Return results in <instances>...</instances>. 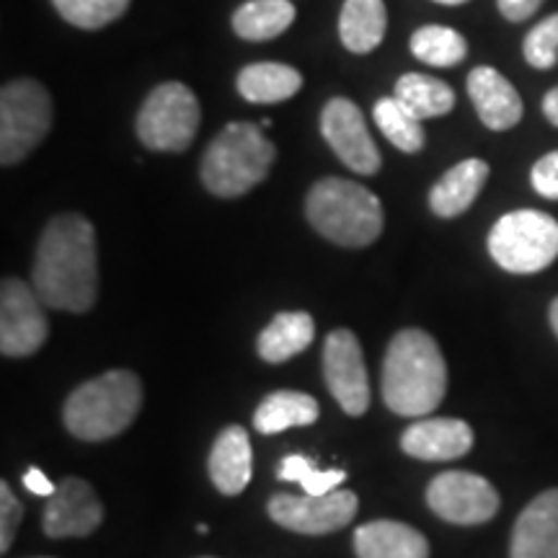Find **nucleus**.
Here are the masks:
<instances>
[{"label":"nucleus","instance_id":"1","mask_svg":"<svg viewBox=\"0 0 558 558\" xmlns=\"http://www.w3.org/2000/svg\"><path fill=\"white\" fill-rule=\"evenodd\" d=\"M32 284L52 311L86 313L99 298L96 230L83 215H58L47 222L34 254Z\"/></svg>","mask_w":558,"mask_h":558},{"label":"nucleus","instance_id":"2","mask_svg":"<svg viewBox=\"0 0 558 558\" xmlns=\"http://www.w3.org/2000/svg\"><path fill=\"white\" fill-rule=\"evenodd\" d=\"M383 401L399 416L432 414L448 393V365L437 341L422 329L390 339L380 375Z\"/></svg>","mask_w":558,"mask_h":558},{"label":"nucleus","instance_id":"3","mask_svg":"<svg viewBox=\"0 0 558 558\" xmlns=\"http://www.w3.org/2000/svg\"><path fill=\"white\" fill-rule=\"evenodd\" d=\"M143 407V383L130 369H109L83 383L65 401V427L83 442H104L122 435Z\"/></svg>","mask_w":558,"mask_h":558},{"label":"nucleus","instance_id":"4","mask_svg":"<svg viewBox=\"0 0 558 558\" xmlns=\"http://www.w3.org/2000/svg\"><path fill=\"white\" fill-rule=\"evenodd\" d=\"M305 218L316 233L337 246L362 248L383 233L380 199L357 181L329 177L313 184L305 199Z\"/></svg>","mask_w":558,"mask_h":558},{"label":"nucleus","instance_id":"5","mask_svg":"<svg viewBox=\"0 0 558 558\" xmlns=\"http://www.w3.org/2000/svg\"><path fill=\"white\" fill-rule=\"evenodd\" d=\"M275 156V143L262 130V124L230 122L205 150L199 169L202 184L215 197H243L267 179Z\"/></svg>","mask_w":558,"mask_h":558},{"label":"nucleus","instance_id":"6","mask_svg":"<svg viewBox=\"0 0 558 558\" xmlns=\"http://www.w3.org/2000/svg\"><path fill=\"white\" fill-rule=\"evenodd\" d=\"M488 254L505 271L535 275L558 259V220L541 209H514L494 222Z\"/></svg>","mask_w":558,"mask_h":558},{"label":"nucleus","instance_id":"7","mask_svg":"<svg viewBox=\"0 0 558 558\" xmlns=\"http://www.w3.org/2000/svg\"><path fill=\"white\" fill-rule=\"evenodd\" d=\"M52 128V99L39 81L19 78L0 90V163L16 166Z\"/></svg>","mask_w":558,"mask_h":558},{"label":"nucleus","instance_id":"8","mask_svg":"<svg viewBox=\"0 0 558 558\" xmlns=\"http://www.w3.org/2000/svg\"><path fill=\"white\" fill-rule=\"evenodd\" d=\"M199 101L190 86L166 81L156 86L137 111L135 130L145 148L181 153L192 145L199 130Z\"/></svg>","mask_w":558,"mask_h":558},{"label":"nucleus","instance_id":"9","mask_svg":"<svg viewBox=\"0 0 558 558\" xmlns=\"http://www.w3.org/2000/svg\"><path fill=\"white\" fill-rule=\"evenodd\" d=\"M47 305L24 279L9 277L0 288V352L5 357H32L50 333Z\"/></svg>","mask_w":558,"mask_h":558},{"label":"nucleus","instance_id":"10","mask_svg":"<svg viewBox=\"0 0 558 558\" xmlns=\"http://www.w3.org/2000/svg\"><path fill=\"white\" fill-rule=\"evenodd\" d=\"M427 505L439 520L452 525H484L499 512V494L478 473L448 471L432 478Z\"/></svg>","mask_w":558,"mask_h":558},{"label":"nucleus","instance_id":"11","mask_svg":"<svg viewBox=\"0 0 558 558\" xmlns=\"http://www.w3.org/2000/svg\"><path fill=\"white\" fill-rule=\"evenodd\" d=\"M269 518L279 527L292 530L300 535H326L347 527L357 514V494L337 492L324 497H292V494H277L269 499Z\"/></svg>","mask_w":558,"mask_h":558},{"label":"nucleus","instance_id":"12","mask_svg":"<svg viewBox=\"0 0 558 558\" xmlns=\"http://www.w3.org/2000/svg\"><path fill=\"white\" fill-rule=\"evenodd\" d=\"M320 132L341 163L362 177L380 171V150L369 137L362 111L354 101L337 96L320 111Z\"/></svg>","mask_w":558,"mask_h":558},{"label":"nucleus","instance_id":"13","mask_svg":"<svg viewBox=\"0 0 558 558\" xmlns=\"http://www.w3.org/2000/svg\"><path fill=\"white\" fill-rule=\"evenodd\" d=\"M324 380L349 416H362L369 409L365 357H362L357 337L349 329H337L326 337Z\"/></svg>","mask_w":558,"mask_h":558},{"label":"nucleus","instance_id":"14","mask_svg":"<svg viewBox=\"0 0 558 558\" xmlns=\"http://www.w3.org/2000/svg\"><path fill=\"white\" fill-rule=\"evenodd\" d=\"M104 522V507L94 486L78 476H68L58 484L45 507V533L50 538H86Z\"/></svg>","mask_w":558,"mask_h":558},{"label":"nucleus","instance_id":"15","mask_svg":"<svg viewBox=\"0 0 558 558\" xmlns=\"http://www.w3.org/2000/svg\"><path fill=\"white\" fill-rule=\"evenodd\" d=\"M473 448V429L463 418H418L401 435V450L416 460L463 458Z\"/></svg>","mask_w":558,"mask_h":558},{"label":"nucleus","instance_id":"16","mask_svg":"<svg viewBox=\"0 0 558 558\" xmlns=\"http://www.w3.org/2000/svg\"><path fill=\"white\" fill-rule=\"evenodd\" d=\"M509 558H558V488L543 492L522 509Z\"/></svg>","mask_w":558,"mask_h":558},{"label":"nucleus","instance_id":"17","mask_svg":"<svg viewBox=\"0 0 558 558\" xmlns=\"http://www.w3.org/2000/svg\"><path fill=\"white\" fill-rule=\"evenodd\" d=\"M469 96L478 111V120L488 130H512L522 120V99L518 88L499 70L481 65L469 75Z\"/></svg>","mask_w":558,"mask_h":558},{"label":"nucleus","instance_id":"18","mask_svg":"<svg viewBox=\"0 0 558 558\" xmlns=\"http://www.w3.org/2000/svg\"><path fill=\"white\" fill-rule=\"evenodd\" d=\"M357 558H429V543L416 527L396 520H375L354 533Z\"/></svg>","mask_w":558,"mask_h":558},{"label":"nucleus","instance_id":"19","mask_svg":"<svg viewBox=\"0 0 558 558\" xmlns=\"http://www.w3.org/2000/svg\"><path fill=\"white\" fill-rule=\"evenodd\" d=\"M209 478L226 497H235L251 481V439L248 432L233 424L215 437L209 452Z\"/></svg>","mask_w":558,"mask_h":558},{"label":"nucleus","instance_id":"20","mask_svg":"<svg viewBox=\"0 0 558 558\" xmlns=\"http://www.w3.org/2000/svg\"><path fill=\"white\" fill-rule=\"evenodd\" d=\"M488 181V163L481 158L460 160L432 186L429 207L439 218H458L471 209Z\"/></svg>","mask_w":558,"mask_h":558},{"label":"nucleus","instance_id":"21","mask_svg":"<svg viewBox=\"0 0 558 558\" xmlns=\"http://www.w3.org/2000/svg\"><path fill=\"white\" fill-rule=\"evenodd\" d=\"M316 339V324L305 311H284L271 318V324L256 339V352L264 362L279 365L295 354L305 352Z\"/></svg>","mask_w":558,"mask_h":558},{"label":"nucleus","instance_id":"22","mask_svg":"<svg viewBox=\"0 0 558 558\" xmlns=\"http://www.w3.org/2000/svg\"><path fill=\"white\" fill-rule=\"evenodd\" d=\"M388 11L383 0H347L339 13L341 45L354 54H369L386 39Z\"/></svg>","mask_w":558,"mask_h":558},{"label":"nucleus","instance_id":"23","mask_svg":"<svg viewBox=\"0 0 558 558\" xmlns=\"http://www.w3.org/2000/svg\"><path fill=\"white\" fill-rule=\"evenodd\" d=\"M235 88L248 104H282L303 88V75L284 62H254L241 70Z\"/></svg>","mask_w":558,"mask_h":558},{"label":"nucleus","instance_id":"24","mask_svg":"<svg viewBox=\"0 0 558 558\" xmlns=\"http://www.w3.org/2000/svg\"><path fill=\"white\" fill-rule=\"evenodd\" d=\"M318 418V403L303 390H275L259 403L254 414V429L262 435H277V432L292 427H308Z\"/></svg>","mask_w":558,"mask_h":558},{"label":"nucleus","instance_id":"25","mask_svg":"<svg viewBox=\"0 0 558 558\" xmlns=\"http://www.w3.org/2000/svg\"><path fill=\"white\" fill-rule=\"evenodd\" d=\"M295 16L290 0H248L233 13V32L248 41H269L288 32Z\"/></svg>","mask_w":558,"mask_h":558},{"label":"nucleus","instance_id":"26","mask_svg":"<svg viewBox=\"0 0 558 558\" xmlns=\"http://www.w3.org/2000/svg\"><path fill=\"white\" fill-rule=\"evenodd\" d=\"M396 99L407 107L416 120H435L445 117L456 107V90L448 83L424 73H407L396 83Z\"/></svg>","mask_w":558,"mask_h":558},{"label":"nucleus","instance_id":"27","mask_svg":"<svg viewBox=\"0 0 558 558\" xmlns=\"http://www.w3.org/2000/svg\"><path fill=\"white\" fill-rule=\"evenodd\" d=\"M409 47L416 60L427 62L432 68H452L469 54V41L463 39V34L437 24L422 26L411 34Z\"/></svg>","mask_w":558,"mask_h":558},{"label":"nucleus","instance_id":"28","mask_svg":"<svg viewBox=\"0 0 558 558\" xmlns=\"http://www.w3.org/2000/svg\"><path fill=\"white\" fill-rule=\"evenodd\" d=\"M375 124L383 135L388 137L390 145L403 153H418L424 148V128L422 120H416L411 111L403 107V104L390 96V99H380L373 109Z\"/></svg>","mask_w":558,"mask_h":558},{"label":"nucleus","instance_id":"29","mask_svg":"<svg viewBox=\"0 0 558 558\" xmlns=\"http://www.w3.org/2000/svg\"><path fill=\"white\" fill-rule=\"evenodd\" d=\"M52 5L68 24L90 32L122 19L130 9V0H52Z\"/></svg>","mask_w":558,"mask_h":558},{"label":"nucleus","instance_id":"30","mask_svg":"<svg viewBox=\"0 0 558 558\" xmlns=\"http://www.w3.org/2000/svg\"><path fill=\"white\" fill-rule=\"evenodd\" d=\"M279 478L282 481H295L305 488L308 497H324V494L337 492V488L347 481V473L339 469L320 471L303 456H288L279 465Z\"/></svg>","mask_w":558,"mask_h":558},{"label":"nucleus","instance_id":"31","mask_svg":"<svg viewBox=\"0 0 558 558\" xmlns=\"http://www.w3.org/2000/svg\"><path fill=\"white\" fill-rule=\"evenodd\" d=\"M522 52H525V60L533 68L548 70L558 62V13L554 16L543 19L541 24H535L533 29L527 32L525 45H522Z\"/></svg>","mask_w":558,"mask_h":558},{"label":"nucleus","instance_id":"32","mask_svg":"<svg viewBox=\"0 0 558 558\" xmlns=\"http://www.w3.org/2000/svg\"><path fill=\"white\" fill-rule=\"evenodd\" d=\"M21 518H24V507H21V501L13 497L11 486L3 481V484H0V550H3V554H9L13 546Z\"/></svg>","mask_w":558,"mask_h":558},{"label":"nucleus","instance_id":"33","mask_svg":"<svg viewBox=\"0 0 558 558\" xmlns=\"http://www.w3.org/2000/svg\"><path fill=\"white\" fill-rule=\"evenodd\" d=\"M533 190L546 199H558V150L543 156L530 171Z\"/></svg>","mask_w":558,"mask_h":558},{"label":"nucleus","instance_id":"34","mask_svg":"<svg viewBox=\"0 0 558 558\" xmlns=\"http://www.w3.org/2000/svg\"><path fill=\"white\" fill-rule=\"evenodd\" d=\"M497 5L507 21H525L541 9L543 0H497Z\"/></svg>","mask_w":558,"mask_h":558},{"label":"nucleus","instance_id":"35","mask_svg":"<svg viewBox=\"0 0 558 558\" xmlns=\"http://www.w3.org/2000/svg\"><path fill=\"white\" fill-rule=\"evenodd\" d=\"M24 486L29 488L32 494H37V497H52V494L58 492V486H54L39 469H29L24 473Z\"/></svg>","mask_w":558,"mask_h":558},{"label":"nucleus","instance_id":"36","mask_svg":"<svg viewBox=\"0 0 558 558\" xmlns=\"http://www.w3.org/2000/svg\"><path fill=\"white\" fill-rule=\"evenodd\" d=\"M543 114L548 117L550 124L558 128V86L554 90H548L546 99H543Z\"/></svg>","mask_w":558,"mask_h":558},{"label":"nucleus","instance_id":"37","mask_svg":"<svg viewBox=\"0 0 558 558\" xmlns=\"http://www.w3.org/2000/svg\"><path fill=\"white\" fill-rule=\"evenodd\" d=\"M548 318H550V326H554L556 337H558V298L550 303V311H548Z\"/></svg>","mask_w":558,"mask_h":558},{"label":"nucleus","instance_id":"38","mask_svg":"<svg viewBox=\"0 0 558 558\" xmlns=\"http://www.w3.org/2000/svg\"><path fill=\"white\" fill-rule=\"evenodd\" d=\"M435 3H445V5H460V3H465V0H435Z\"/></svg>","mask_w":558,"mask_h":558},{"label":"nucleus","instance_id":"39","mask_svg":"<svg viewBox=\"0 0 558 558\" xmlns=\"http://www.w3.org/2000/svg\"><path fill=\"white\" fill-rule=\"evenodd\" d=\"M202 558H213V556H202Z\"/></svg>","mask_w":558,"mask_h":558}]
</instances>
